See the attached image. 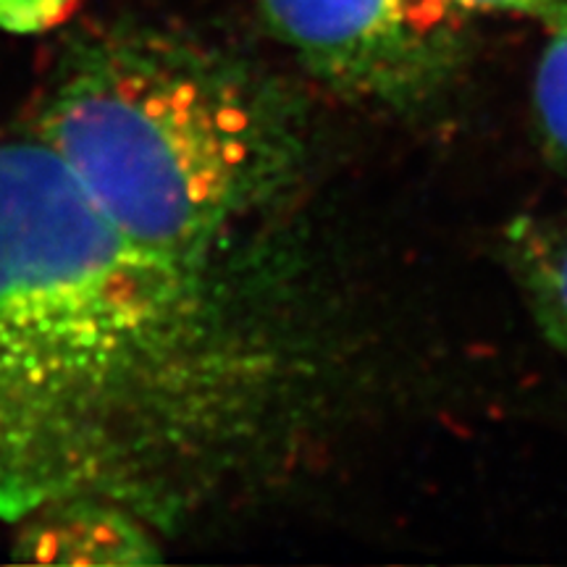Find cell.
<instances>
[{"mask_svg":"<svg viewBox=\"0 0 567 567\" xmlns=\"http://www.w3.org/2000/svg\"><path fill=\"white\" fill-rule=\"evenodd\" d=\"M284 358L226 268L126 234L38 140H0V520L92 499L166 534L264 439Z\"/></svg>","mask_w":567,"mask_h":567,"instance_id":"6da1fadb","label":"cell"},{"mask_svg":"<svg viewBox=\"0 0 567 567\" xmlns=\"http://www.w3.org/2000/svg\"><path fill=\"white\" fill-rule=\"evenodd\" d=\"M34 140L126 234L193 264L226 260L295 153L279 103L245 63L145 21L69 40Z\"/></svg>","mask_w":567,"mask_h":567,"instance_id":"7a4b0ae2","label":"cell"},{"mask_svg":"<svg viewBox=\"0 0 567 567\" xmlns=\"http://www.w3.org/2000/svg\"><path fill=\"white\" fill-rule=\"evenodd\" d=\"M276 38L331 87L384 103L423 97L463 51L446 0H252Z\"/></svg>","mask_w":567,"mask_h":567,"instance_id":"3957f363","label":"cell"},{"mask_svg":"<svg viewBox=\"0 0 567 567\" xmlns=\"http://www.w3.org/2000/svg\"><path fill=\"white\" fill-rule=\"evenodd\" d=\"M17 526L13 547L21 563L147 565L163 557L158 530L109 502H61L27 515Z\"/></svg>","mask_w":567,"mask_h":567,"instance_id":"277c9868","label":"cell"},{"mask_svg":"<svg viewBox=\"0 0 567 567\" xmlns=\"http://www.w3.org/2000/svg\"><path fill=\"white\" fill-rule=\"evenodd\" d=\"M509 252L544 334L567 354V218L520 221Z\"/></svg>","mask_w":567,"mask_h":567,"instance_id":"5b68a950","label":"cell"},{"mask_svg":"<svg viewBox=\"0 0 567 567\" xmlns=\"http://www.w3.org/2000/svg\"><path fill=\"white\" fill-rule=\"evenodd\" d=\"M534 76V109L544 140L567 163V3L551 11Z\"/></svg>","mask_w":567,"mask_h":567,"instance_id":"8992f818","label":"cell"},{"mask_svg":"<svg viewBox=\"0 0 567 567\" xmlns=\"http://www.w3.org/2000/svg\"><path fill=\"white\" fill-rule=\"evenodd\" d=\"M74 6L76 0H0V27L24 34L51 30Z\"/></svg>","mask_w":567,"mask_h":567,"instance_id":"52a82bcc","label":"cell"},{"mask_svg":"<svg viewBox=\"0 0 567 567\" xmlns=\"http://www.w3.org/2000/svg\"><path fill=\"white\" fill-rule=\"evenodd\" d=\"M446 3L455 6L465 17L467 13H515V17L547 19L567 0H446Z\"/></svg>","mask_w":567,"mask_h":567,"instance_id":"ba28073f","label":"cell"}]
</instances>
